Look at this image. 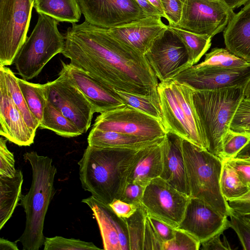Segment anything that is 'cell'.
I'll use <instances>...</instances> for the list:
<instances>
[{
    "label": "cell",
    "mask_w": 250,
    "mask_h": 250,
    "mask_svg": "<svg viewBox=\"0 0 250 250\" xmlns=\"http://www.w3.org/2000/svg\"><path fill=\"white\" fill-rule=\"evenodd\" d=\"M108 205L118 216L125 219L130 217L139 206L120 199H115Z\"/></svg>",
    "instance_id": "obj_46"
},
{
    "label": "cell",
    "mask_w": 250,
    "mask_h": 250,
    "mask_svg": "<svg viewBox=\"0 0 250 250\" xmlns=\"http://www.w3.org/2000/svg\"><path fill=\"white\" fill-rule=\"evenodd\" d=\"M141 7L146 16H159L158 11L147 0H135ZM161 17V16H160Z\"/></svg>",
    "instance_id": "obj_49"
},
{
    "label": "cell",
    "mask_w": 250,
    "mask_h": 250,
    "mask_svg": "<svg viewBox=\"0 0 250 250\" xmlns=\"http://www.w3.org/2000/svg\"></svg>",
    "instance_id": "obj_59"
},
{
    "label": "cell",
    "mask_w": 250,
    "mask_h": 250,
    "mask_svg": "<svg viewBox=\"0 0 250 250\" xmlns=\"http://www.w3.org/2000/svg\"><path fill=\"white\" fill-rule=\"evenodd\" d=\"M164 137L150 139L92 128L87 137V142L89 146L96 147L138 150L160 142Z\"/></svg>",
    "instance_id": "obj_24"
},
{
    "label": "cell",
    "mask_w": 250,
    "mask_h": 250,
    "mask_svg": "<svg viewBox=\"0 0 250 250\" xmlns=\"http://www.w3.org/2000/svg\"><path fill=\"white\" fill-rule=\"evenodd\" d=\"M138 150L88 145L78 163L82 188L108 205L120 199Z\"/></svg>",
    "instance_id": "obj_2"
},
{
    "label": "cell",
    "mask_w": 250,
    "mask_h": 250,
    "mask_svg": "<svg viewBox=\"0 0 250 250\" xmlns=\"http://www.w3.org/2000/svg\"><path fill=\"white\" fill-rule=\"evenodd\" d=\"M235 158H250V142L238 152Z\"/></svg>",
    "instance_id": "obj_53"
},
{
    "label": "cell",
    "mask_w": 250,
    "mask_h": 250,
    "mask_svg": "<svg viewBox=\"0 0 250 250\" xmlns=\"http://www.w3.org/2000/svg\"><path fill=\"white\" fill-rule=\"evenodd\" d=\"M231 208L236 213L245 216L250 214V189L243 195L228 201Z\"/></svg>",
    "instance_id": "obj_47"
},
{
    "label": "cell",
    "mask_w": 250,
    "mask_h": 250,
    "mask_svg": "<svg viewBox=\"0 0 250 250\" xmlns=\"http://www.w3.org/2000/svg\"><path fill=\"white\" fill-rule=\"evenodd\" d=\"M223 37L229 51L250 63V1L232 16Z\"/></svg>",
    "instance_id": "obj_22"
},
{
    "label": "cell",
    "mask_w": 250,
    "mask_h": 250,
    "mask_svg": "<svg viewBox=\"0 0 250 250\" xmlns=\"http://www.w3.org/2000/svg\"><path fill=\"white\" fill-rule=\"evenodd\" d=\"M159 16H146L109 29L112 37L145 55L156 39L167 28Z\"/></svg>",
    "instance_id": "obj_18"
},
{
    "label": "cell",
    "mask_w": 250,
    "mask_h": 250,
    "mask_svg": "<svg viewBox=\"0 0 250 250\" xmlns=\"http://www.w3.org/2000/svg\"><path fill=\"white\" fill-rule=\"evenodd\" d=\"M244 87L194 91L193 101L205 136L207 150L222 157V141L244 98Z\"/></svg>",
    "instance_id": "obj_4"
},
{
    "label": "cell",
    "mask_w": 250,
    "mask_h": 250,
    "mask_svg": "<svg viewBox=\"0 0 250 250\" xmlns=\"http://www.w3.org/2000/svg\"><path fill=\"white\" fill-rule=\"evenodd\" d=\"M183 139L167 132L162 143L163 170L160 177L180 192L189 197L183 150Z\"/></svg>",
    "instance_id": "obj_21"
},
{
    "label": "cell",
    "mask_w": 250,
    "mask_h": 250,
    "mask_svg": "<svg viewBox=\"0 0 250 250\" xmlns=\"http://www.w3.org/2000/svg\"><path fill=\"white\" fill-rule=\"evenodd\" d=\"M61 71L67 75L93 106L95 112L102 113L125 105L115 89L87 72L61 61Z\"/></svg>",
    "instance_id": "obj_17"
},
{
    "label": "cell",
    "mask_w": 250,
    "mask_h": 250,
    "mask_svg": "<svg viewBox=\"0 0 250 250\" xmlns=\"http://www.w3.org/2000/svg\"><path fill=\"white\" fill-rule=\"evenodd\" d=\"M221 234L213 236L209 239L202 242V250H231L229 244L223 242L220 239Z\"/></svg>",
    "instance_id": "obj_48"
},
{
    "label": "cell",
    "mask_w": 250,
    "mask_h": 250,
    "mask_svg": "<svg viewBox=\"0 0 250 250\" xmlns=\"http://www.w3.org/2000/svg\"><path fill=\"white\" fill-rule=\"evenodd\" d=\"M23 177L20 169H16L12 177L0 176V229L11 217L21 199Z\"/></svg>",
    "instance_id": "obj_25"
},
{
    "label": "cell",
    "mask_w": 250,
    "mask_h": 250,
    "mask_svg": "<svg viewBox=\"0 0 250 250\" xmlns=\"http://www.w3.org/2000/svg\"><path fill=\"white\" fill-rule=\"evenodd\" d=\"M58 21L42 14L16 55L14 63L18 74L25 80L37 76L51 59L62 53L64 36L58 28Z\"/></svg>",
    "instance_id": "obj_7"
},
{
    "label": "cell",
    "mask_w": 250,
    "mask_h": 250,
    "mask_svg": "<svg viewBox=\"0 0 250 250\" xmlns=\"http://www.w3.org/2000/svg\"><path fill=\"white\" fill-rule=\"evenodd\" d=\"M0 250H19L16 243L0 238Z\"/></svg>",
    "instance_id": "obj_50"
},
{
    "label": "cell",
    "mask_w": 250,
    "mask_h": 250,
    "mask_svg": "<svg viewBox=\"0 0 250 250\" xmlns=\"http://www.w3.org/2000/svg\"><path fill=\"white\" fill-rule=\"evenodd\" d=\"M163 244L164 242L154 229L147 215L146 220L143 250H163Z\"/></svg>",
    "instance_id": "obj_42"
},
{
    "label": "cell",
    "mask_w": 250,
    "mask_h": 250,
    "mask_svg": "<svg viewBox=\"0 0 250 250\" xmlns=\"http://www.w3.org/2000/svg\"><path fill=\"white\" fill-rule=\"evenodd\" d=\"M146 212L142 204L129 218H125L127 223L130 250H143L144 233Z\"/></svg>",
    "instance_id": "obj_34"
},
{
    "label": "cell",
    "mask_w": 250,
    "mask_h": 250,
    "mask_svg": "<svg viewBox=\"0 0 250 250\" xmlns=\"http://www.w3.org/2000/svg\"><path fill=\"white\" fill-rule=\"evenodd\" d=\"M82 202L92 210L98 224L104 250H130L125 219L118 216L109 205L92 196Z\"/></svg>",
    "instance_id": "obj_19"
},
{
    "label": "cell",
    "mask_w": 250,
    "mask_h": 250,
    "mask_svg": "<svg viewBox=\"0 0 250 250\" xmlns=\"http://www.w3.org/2000/svg\"><path fill=\"white\" fill-rule=\"evenodd\" d=\"M124 103L162 121L159 98L115 89Z\"/></svg>",
    "instance_id": "obj_32"
},
{
    "label": "cell",
    "mask_w": 250,
    "mask_h": 250,
    "mask_svg": "<svg viewBox=\"0 0 250 250\" xmlns=\"http://www.w3.org/2000/svg\"></svg>",
    "instance_id": "obj_60"
},
{
    "label": "cell",
    "mask_w": 250,
    "mask_h": 250,
    "mask_svg": "<svg viewBox=\"0 0 250 250\" xmlns=\"http://www.w3.org/2000/svg\"><path fill=\"white\" fill-rule=\"evenodd\" d=\"M227 5L232 9L245 5L250 1V0H223Z\"/></svg>",
    "instance_id": "obj_51"
},
{
    "label": "cell",
    "mask_w": 250,
    "mask_h": 250,
    "mask_svg": "<svg viewBox=\"0 0 250 250\" xmlns=\"http://www.w3.org/2000/svg\"><path fill=\"white\" fill-rule=\"evenodd\" d=\"M220 187L222 194L227 201L243 195L250 189L226 160H223Z\"/></svg>",
    "instance_id": "obj_31"
},
{
    "label": "cell",
    "mask_w": 250,
    "mask_h": 250,
    "mask_svg": "<svg viewBox=\"0 0 250 250\" xmlns=\"http://www.w3.org/2000/svg\"><path fill=\"white\" fill-rule=\"evenodd\" d=\"M85 21L109 29L146 17L135 0H78Z\"/></svg>",
    "instance_id": "obj_14"
},
{
    "label": "cell",
    "mask_w": 250,
    "mask_h": 250,
    "mask_svg": "<svg viewBox=\"0 0 250 250\" xmlns=\"http://www.w3.org/2000/svg\"><path fill=\"white\" fill-rule=\"evenodd\" d=\"M33 6L39 14L61 22L76 23L82 14L78 0H34Z\"/></svg>",
    "instance_id": "obj_26"
},
{
    "label": "cell",
    "mask_w": 250,
    "mask_h": 250,
    "mask_svg": "<svg viewBox=\"0 0 250 250\" xmlns=\"http://www.w3.org/2000/svg\"><path fill=\"white\" fill-rule=\"evenodd\" d=\"M147 1L158 11L162 18L166 19V15L160 0H147Z\"/></svg>",
    "instance_id": "obj_52"
},
{
    "label": "cell",
    "mask_w": 250,
    "mask_h": 250,
    "mask_svg": "<svg viewBox=\"0 0 250 250\" xmlns=\"http://www.w3.org/2000/svg\"><path fill=\"white\" fill-rule=\"evenodd\" d=\"M168 26L175 32L184 43L191 66L196 64L210 48L211 37L188 31L177 27Z\"/></svg>",
    "instance_id": "obj_29"
},
{
    "label": "cell",
    "mask_w": 250,
    "mask_h": 250,
    "mask_svg": "<svg viewBox=\"0 0 250 250\" xmlns=\"http://www.w3.org/2000/svg\"><path fill=\"white\" fill-rule=\"evenodd\" d=\"M10 0H0V15L3 14L7 9Z\"/></svg>",
    "instance_id": "obj_54"
},
{
    "label": "cell",
    "mask_w": 250,
    "mask_h": 250,
    "mask_svg": "<svg viewBox=\"0 0 250 250\" xmlns=\"http://www.w3.org/2000/svg\"><path fill=\"white\" fill-rule=\"evenodd\" d=\"M228 217L203 200L190 197L177 229L186 231L201 243L230 228Z\"/></svg>",
    "instance_id": "obj_16"
},
{
    "label": "cell",
    "mask_w": 250,
    "mask_h": 250,
    "mask_svg": "<svg viewBox=\"0 0 250 250\" xmlns=\"http://www.w3.org/2000/svg\"><path fill=\"white\" fill-rule=\"evenodd\" d=\"M250 128V100L244 97L232 120L230 129L237 132L246 131Z\"/></svg>",
    "instance_id": "obj_39"
},
{
    "label": "cell",
    "mask_w": 250,
    "mask_h": 250,
    "mask_svg": "<svg viewBox=\"0 0 250 250\" xmlns=\"http://www.w3.org/2000/svg\"><path fill=\"white\" fill-rule=\"evenodd\" d=\"M65 32L62 54L70 63L113 89L159 98L158 79L145 55L121 42L107 29L84 21Z\"/></svg>",
    "instance_id": "obj_1"
},
{
    "label": "cell",
    "mask_w": 250,
    "mask_h": 250,
    "mask_svg": "<svg viewBox=\"0 0 250 250\" xmlns=\"http://www.w3.org/2000/svg\"><path fill=\"white\" fill-rule=\"evenodd\" d=\"M230 228L236 232L245 250H250V224L233 210L229 216Z\"/></svg>",
    "instance_id": "obj_38"
},
{
    "label": "cell",
    "mask_w": 250,
    "mask_h": 250,
    "mask_svg": "<svg viewBox=\"0 0 250 250\" xmlns=\"http://www.w3.org/2000/svg\"><path fill=\"white\" fill-rule=\"evenodd\" d=\"M18 82L29 109L40 123L47 102L43 84L30 83L18 78Z\"/></svg>",
    "instance_id": "obj_30"
},
{
    "label": "cell",
    "mask_w": 250,
    "mask_h": 250,
    "mask_svg": "<svg viewBox=\"0 0 250 250\" xmlns=\"http://www.w3.org/2000/svg\"><path fill=\"white\" fill-rule=\"evenodd\" d=\"M168 22V25L175 26L180 21L184 0H160Z\"/></svg>",
    "instance_id": "obj_41"
},
{
    "label": "cell",
    "mask_w": 250,
    "mask_h": 250,
    "mask_svg": "<svg viewBox=\"0 0 250 250\" xmlns=\"http://www.w3.org/2000/svg\"><path fill=\"white\" fill-rule=\"evenodd\" d=\"M44 250H101L92 242H85L74 238H66L56 236L45 237Z\"/></svg>",
    "instance_id": "obj_36"
},
{
    "label": "cell",
    "mask_w": 250,
    "mask_h": 250,
    "mask_svg": "<svg viewBox=\"0 0 250 250\" xmlns=\"http://www.w3.org/2000/svg\"><path fill=\"white\" fill-rule=\"evenodd\" d=\"M250 142V132H237L229 129L222 141V160L235 158Z\"/></svg>",
    "instance_id": "obj_35"
},
{
    "label": "cell",
    "mask_w": 250,
    "mask_h": 250,
    "mask_svg": "<svg viewBox=\"0 0 250 250\" xmlns=\"http://www.w3.org/2000/svg\"><path fill=\"white\" fill-rule=\"evenodd\" d=\"M250 79V66L229 68L217 66H191L173 79L194 91L214 90L230 87H244Z\"/></svg>",
    "instance_id": "obj_15"
},
{
    "label": "cell",
    "mask_w": 250,
    "mask_h": 250,
    "mask_svg": "<svg viewBox=\"0 0 250 250\" xmlns=\"http://www.w3.org/2000/svg\"><path fill=\"white\" fill-rule=\"evenodd\" d=\"M234 14L223 0H184L175 27L212 38L224 31Z\"/></svg>",
    "instance_id": "obj_9"
},
{
    "label": "cell",
    "mask_w": 250,
    "mask_h": 250,
    "mask_svg": "<svg viewBox=\"0 0 250 250\" xmlns=\"http://www.w3.org/2000/svg\"><path fill=\"white\" fill-rule=\"evenodd\" d=\"M92 128L150 139L163 138L167 133L161 120L126 105L101 113Z\"/></svg>",
    "instance_id": "obj_10"
},
{
    "label": "cell",
    "mask_w": 250,
    "mask_h": 250,
    "mask_svg": "<svg viewBox=\"0 0 250 250\" xmlns=\"http://www.w3.org/2000/svg\"><path fill=\"white\" fill-rule=\"evenodd\" d=\"M24 160L32 171V183L28 193L21 199L26 214L25 229L17 240L23 250H39L45 240L43 233L46 214L55 195L54 183L57 168L52 160L36 151L25 153Z\"/></svg>",
    "instance_id": "obj_3"
},
{
    "label": "cell",
    "mask_w": 250,
    "mask_h": 250,
    "mask_svg": "<svg viewBox=\"0 0 250 250\" xmlns=\"http://www.w3.org/2000/svg\"><path fill=\"white\" fill-rule=\"evenodd\" d=\"M148 216L154 229L164 243L173 238L175 228L154 217Z\"/></svg>",
    "instance_id": "obj_45"
},
{
    "label": "cell",
    "mask_w": 250,
    "mask_h": 250,
    "mask_svg": "<svg viewBox=\"0 0 250 250\" xmlns=\"http://www.w3.org/2000/svg\"><path fill=\"white\" fill-rule=\"evenodd\" d=\"M7 140L2 137L0 139V176L12 177L16 171L15 161L13 153L7 147Z\"/></svg>",
    "instance_id": "obj_40"
},
{
    "label": "cell",
    "mask_w": 250,
    "mask_h": 250,
    "mask_svg": "<svg viewBox=\"0 0 250 250\" xmlns=\"http://www.w3.org/2000/svg\"><path fill=\"white\" fill-rule=\"evenodd\" d=\"M192 66L196 68L205 66L241 68L250 66V63L231 53L227 48H214L205 54L204 61Z\"/></svg>",
    "instance_id": "obj_33"
},
{
    "label": "cell",
    "mask_w": 250,
    "mask_h": 250,
    "mask_svg": "<svg viewBox=\"0 0 250 250\" xmlns=\"http://www.w3.org/2000/svg\"><path fill=\"white\" fill-rule=\"evenodd\" d=\"M226 160L236 170L244 183L250 188V158L235 157Z\"/></svg>",
    "instance_id": "obj_44"
},
{
    "label": "cell",
    "mask_w": 250,
    "mask_h": 250,
    "mask_svg": "<svg viewBox=\"0 0 250 250\" xmlns=\"http://www.w3.org/2000/svg\"><path fill=\"white\" fill-rule=\"evenodd\" d=\"M145 56L160 82L173 79L192 66L184 43L168 25Z\"/></svg>",
    "instance_id": "obj_11"
},
{
    "label": "cell",
    "mask_w": 250,
    "mask_h": 250,
    "mask_svg": "<svg viewBox=\"0 0 250 250\" xmlns=\"http://www.w3.org/2000/svg\"><path fill=\"white\" fill-rule=\"evenodd\" d=\"M243 94L245 98L250 100V79L244 88Z\"/></svg>",
    "instance_id": "obj_55"
},
{
    "label": "cell",
    "mask_w": 250,
    "mask_h": 250,
    "mask_svg": "<svg viewBox=\"0 0 250 250\" xmlns=\"http://www.w3.org/2000/svg\"><path fill=\"white\" fill-rule=\"evenodd\" d=\"M39 127L50 130L57 135L66 138L82 134L75 124L47 100Z\"/></svg>",
    "instance_id": "obj_27"
},
{
    "label": "cell",
    "mask_w": 250,
    "mask_h": 250,
    "mask_svg": "<svg viewBox=\"0 0 250 250\" xmlns=\"http://www.w3.org/2000/svg\"><path fill=\"white\" fill-rule=\"evenodd\" d=\"M43 86L47 100L75 124L82 134L85 133L95 112L70 78L61 71L56 79Z\"/></svg>",
    "instance_id": "obj_8"
},
{
    "label": "cell",
    "mask_w": 250,
    "mask_h": 250,
    "mask_svg": "<svg viewBox=\"0 0 250 250\" xmlns=\"http://www.w3.org/2000/svg\"><path fill=\"white\" fill-rule=\"evenodd\" d=\"M32 0V1L33 2L34 0Z\"/></svg>",
    "instance_id": "obj_58"
},
{
    "label": "cell",
    "mask_w": 250,
    "mask_h": 250,
    "mask_svg": "<svg viewBox=\"0 0 250 250\" xmlns=\"http://www.w3.org/2000/svg\"><path fill=\"white\" fill-rule=\"evenodd\" d=\"M163 141L138 150L130 167L127 183L146 186L151 180L160 176L163 165Z\"/></svg>",
    "instance_id": "obj_23"
},
{
    "label": "cell",
    "mask_w": 250,
    "mask_h": 250,
    "mask_svg": "<svg viewBox=\"0 0 250 250\" xmlns=\"http://www.w3.org/2000/svg\"><path fill=\"white\" fill-rule=\"evenodd\" d=\"M146 187L136 183H127L120 200L138 206L141 205Z\"/></svg>",
    "instance_id": "obj_43"
},
{
    "label": "cell",
    "mask_w": 250,
    "mask_h": 250,
    "mask_svg": "<svg viewBox=\"0 0 250 250\" xmlns=\"http://www.w3.org/2000/svg\"><path fill=\"white\" fill-rule=\"evenodd\" d=\"M243 217L244 218V219L248 222L250 224V214L249 215H245V216H243Z\"/></svg>",
    "instance_id": "obj_56"
},
{
    "label": "cell",
    "mask_w": 250,
    "mask_h": 250,
    "mask_svg": "<svg viewBox=\"0 0 250 250\" xmlns=\"http://www.w3.org/2000/svg\"><path fill=\"white\" fill-rule=\"evenodd\" d=\"M33 2L13 0L4 18L0 21V66L10 65L27 38Z\"/></svg>",
    "instance_id": "obj_13"
},
{
    "label": "cell",
    "mask_w": 250,
    "mask_h": 250,
    "mask_svg": "<svg viewBox=\"0 0 250 250\" xmlns=\"http://www.w3.org/2000/svg\"><path fill=\"white\" fill-rule=\"evenodd\" d=\"M246 131L250 132V128L248 130H247Z\"/></svg>",
    "instance_id": "obj_57"
},
{
    "label": "cell",
    "mask_w": 250,
    "mask_h": 250,
    "mask_svg": "<svg viewBox=\"0 0 250 250\" xmlns=\"http://www.w3.org/2000/svg\"><path fill=\"white\" fill-rule=\"evenodd\" d=\"M0 74L3 76L8 91L15 104L21 112L27 125L36 132L40 123L28 108L19 85L18 78L6 66H0Z\"/></svg>",
    "instance_id": "obj_28"
},
{
    "label": "cell",
    "mask_w": 250,
    "mask_h": 250,
    "mask_svg": "<svg viewBox=\"0 0 250 250\" xmlns=\"http://www.w3.org/2000/svg\"><path fill=\"white\" fill-rule=\"evenodd\" d=\"M0 134L19 146H30L36 132L26 124L21 112L13 102L0 74Z\"/></svg>",
    "instance_id": "obj_20"
},
{
    "label": "cell",
    "mask_w": 250,
    "mask_h": 250,
    "mask_svg": "<svg viewBox=\"0 0 250 250\" xmlns=\"http://www.w3.org/2000/svg\"><path fill=\"white\" fill-rule=\"evenodd\" d=\"M194 90L174 79L158 86L162 122L167 131L207 149L204 133L193 101Z\"/></svg>",
    "instance_id": "obj_5"
},
{
    "label": "cell",
    "mask_w": 250,
    "mask_h": 250,
    "mask_svg": "<svg viewBox=\"0 0 250 250\" xmlns=\"http://www.w3.org/2000/svg\"><path fill=\"white\" fill-rule=\"evenodd\" d=\"M189 198L159 177L146 186L141 204L148 215L176 229L183 218Z\"/></svg>",
    "instance_id": "obj_12"
},
{
    "label": "cell",
    "mask_w": 250,
    "mask_h": 250,
    "mask_svg": "<svg viewBox=\"0 0 250 250\" xmlns=\"http://www.w3.org/2000/svg\"><path fill=\"white\" fill-rule=\"evenodd\" d=\"M201 243L186 231L176 228L173 238L163 244V250H198Z\"/></svg>",
    "instance_id": "obj_37"
},
{
    "label": "cell",
    "mask_w": 250,
    "mask_h": 250,
    "mask_svg": "<svg viewBox=\"0 0 250 250\" xmlns=\"http://www.w3.org/2000/svg\"><path fill=\"white\" fill-rule=\"evenodd\" d=\"M189 197L203 200L221 214L229 217L233 210L222 194L220 178L223 160L183 139Z\"/></svg>",
    "instance_id": "obj_6"
}]
</instances>
